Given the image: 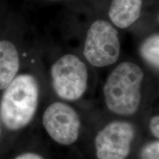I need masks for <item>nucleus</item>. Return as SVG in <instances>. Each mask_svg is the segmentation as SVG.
I'll list each match as a JSON object with an SVG mask.
<instances>
[{"mask_svg": "<svg viewBox=\"0 0 159 159\" xmlns=\"http://www.w3.org/2000/svg\"><path fill=\"white\" fill-rule=\"evenodd\" d=\"M3 131H4L3 126H2V121H1V119H0V141H1V139H2V137Z\"/></svg>", "mask_w": 159, "mask_h": 159, "instance_id": "13", "label": "nucleus"}, {"mask_svg": "<svg viewBox=\"0 0 159 159\" xmlns=\"http://www.w3.org/2000/svg\"><path fill=\"white\" fill-rule=\"evenodd\" d=\"M140 53L147 62L159 69V35H152L145 39L141 45Z\"/></svg>", "mask_w": 159, "mask_h": 159, "instance_id": "9", "label": "nucleus"}, {"mask_svg": "<svg viewBox=\"0 0 159 159\" xmlns=\"http://www.w3.org/2000/svg\"><path fill=\"white\" fill-rule=\"evenodd\" d=\"M50 80L53 91L63 102H75L85 94L88 88L89 70L82 59L67 53L51 65Z\"/></svg>", "mask_w": 159, "mask_h": 159, "instance_id": "3", "label": "nucleus"}, {"mask_svg": "<svg viewBox=\"0 0 159 159\" xmlns=\"http://www.w3.org/2000/svg\"><path fill=\"white\" fill-rule=\"evenodd\" d=\"M121 52L119 33L110 21L95 20L86 32L83 54L89 64L103 68L118 61Z\"/></svg>", "mask_w": 159, "mask_h": 159, "instance_id": "4", "label": "nucleus"}, {"mask_svg": "<svg viewBox=\"0 0 159 159\" xmlns=\"http://www.w3.org/2000/svg\"><path fill=\"white\" fill-rule=\"evenodd\" d=\"M13 159H46L42 155L33 151H25L16 155Z\"/></svg>", "mask_w": 159, "mask_h": 159, "instance_id": "11", "label": "nucleus"}, {"mask_svg": "<svg viewBox=\"0 0 159 159\" xmlns=\"http://www.w3.org/2000/svg\"><path fill=\"white\" fill-rule=\"evenodd\" d=\"M41 88L33 71H21L0 93V119L4 130L16 134L31 124L37 114Z\"/></svg>", "mask_w": 159, "mask_h": 159, "instance_id": "1", "label": "nucleus"}, {"mask_svg": "<svg viewBox=\"0 0 159 159\" xmlns=\"http://www.w3.org/2000/svg\"><path fill=\"white\" fill-rule=\"evenodd\" d=\"M140 159H159V141L148 143L140 151Z\"/></svg>", "mask_w": 159, "mask_h": 159, "instance_id": "10", "label": "nucleus"}, {"mask_svg": "<svg viewBox=\"0 0 159 159\" xmlns=\"http://www.w3.org/2000/svg\"><path fill=\"white\" fill-rule=\"evenodd\" d=\"M43 129L53 142L69 146L78 140L81 128L77 111L63 101H55L47 105L42 114Z\"/></svg>", "mask_w": 159, "mask_h": 159, "instance_id": "5", "label": "nucleus"}, {"mask_svg": "<svg viewBox=\"0 0 159 159\" xmlns=\"http://www.w3.org/2000/svg\"><path fill=\"white\" fill-rule=\"evenodd\" d=\"M22 68L21 47L13 30L0 33V93L8 85Z\"/></svg>", "mask_w": 159, "mask_h": 159, "instance_id": "7", "label": "nucleus"}, {"mask_svg": "<svg viewBox=\"0 0 159 159\" xmlns=\"http://www.w3.org/2000/svg\"><path fill=\"white\" fill-rule=\"evenodd\" d=\"M142 7V0H112L108 11L110 22L119 29L128 28L138 21Z\"/></svg>", "mask_w": 159, "mask_h": 159, "instance_id": "8", "label": "nucleus"}, {"mask_svg": "<svg viewBox=\"0 0 159 159\" xmlns=\"http://www.w3.org/2000/svg\"><path fill=\"white\" fill-rule=\"evenodd\" d=\"M149 128L151 134L159 139V115L152 117L149 123Z\"/></svg>", "mask_w": 159, "mask_h": 159, "instance_id": "12", "label": "nucleus"}, {"mask_svg": "<svg viewBox=\"0 0 159 159\" xmlns=\"http://www.w3.org/2000/svg\"><path fill=\"white\" fill-rule=\"evenodd\" d=\"M49 1H56V0H49Z\"/></svg>", "mask_w": 159, "mask_h": 159, "instance_id": "14", "label": "nucleus"}, {"mask_svg": "<svg viewBox=\"0 0 159 159\" xmlns=\"http://www.w3.org/2000/svg\"><path fill=\"white\" fill-rule=\"evenodd\" d=\"M136 136L134 125L125 120L109 122L94 138L97 159H127Z\"/></svg>", "mask_w": 159, "mask_h": 159, "instance_id": "6", "label": "nucleus"}, {"mask_svg": "<svg viewBox=\"0 0 159 159\" xmlns=\"http://www.w3.org/2000/svg\"><path fill=\"white\" fill-rule=\"evenodd\" d=\"M144 72L138 64L124 61L107 77L103 97L107 108L113 114L130 116L136 114L142 101Z\"/></svg>", "mask_w": 159, "mask_h": 159, "instance_id": "2", "label": "nucleus"}]
</instances>
